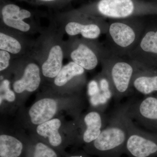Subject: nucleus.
Returning <instances> with one entry per match:
<instances>
[{
    "instance_id": "nucleus-1",
    "label": "nucleus",
    "mask_w": 157,
    "mask_h": 157,
    "mask_svg": "<svg viewBox=\"0 0 157 157\" xmlns=\"http://www.w3.org/2000/svg\"><path fill=\"white\" fill-rule=\"evenodd\" d=\"M128 105V103L120 106L113 113L98 138L85 145L86 152L99 157H121L124 154L132 119Z\"/></svg>"
},
{
    "instance_id": "nucleus-2",
    "label": "nucleus",
    "mask_w": 157,
    "mask_h": 157,
    "mask_svg": "<svg viewBox=\"0 0 157 157\" xmlns=\"http://www.w3.org/2000/svg\"><path fill=\"white\" fill-rule=\"evenodd\" d=\"M39 34L29 54L40 66L42 78L52 81L63 67L65 34L52 18L48 27Z\"/></svg>"
},
{
    "instance_id": "nucleus-3",
    "label": "nucleus",
    "mask_w": 157,
    "mask_h": 157,
    "mask_svg": "<svg viewBox=\"0 0 157 157\" xmlns=\"http://www.w3.org/2000/svg\"><path fill=\"white\" fill-rule=\"evenodd\" d=\"M145 29L139 17L113 20L108 23L107 50L118 56H128L139 42Z\"/></svg>"
},
{
    "instance_id": "nucleus-4",
    "label": "nucleus",
    "mask_w": 157,
    "mask_h": 157,
    "mask_svg": "<svg viewBox=\"0 0 157 157\" xmlns=\"http://www.w3.org/2000/svg\"><path fill=\"white\" fill-rule=\"evenodd\" d=\"M64 34L69 37L81 36L84 39L97 40L106 34L108 23L104 18L91 16L73 9L56 12L52 18Z\"/></svg>"
},
{
    "instance_id": "nucleus-5",
    "label": "nucleus",
    "mask_w": 157,
    "mask_h": 157,
    "mask_svg": "<svg viewBox=\"0 0 157 157\" xmlns=\"http://www.w3.org/2000/svg\"><path fill=\"white\" fill-rule=\"evenodd\" d=\"M101 64L102 71L111 85L115 100H121L128 95L132 90L133 77L140 66L128 56H118L108 50Z\"/></svg>"
},
{
    "instance_id": "nucleus-6",
    "label": "nucleus",
    "mask_w": 157,
    "mask_h": 157,
    "mask_svg": "<svg viewBox=\"0 0 157 157\" xmlns=\"http://www.w3.org/2000/svg\"><path fill=\"white\" fill-rule=\"evenodd\" d=\"M148 8L144 0H90L76 9L91 16L115 20L141 17Z\"/></svg>"
},
{
    "instance_id": "nucleus-7",
    "label": "nucleus",
    "mask_w": 157,
    "mask_h": 157,
    "mask_svg": "<svg viewBox=\"0 0 157 157\" xmlns=\"http://www.w3.org/2000/svg\"><path fill=\"white\" fill-rule=\"evenodd\" d=\"M65 59L74 62L86 70L95 69L107 52V48L96 40L77 36L65 41Z\"/></svg>"
},
{
    "instance_id": "nucleus-8",
    "label": "nucleus",
    "mask_w": 157,
    "mask_h": 157,
    "mask_svg": "<svg viewBox=\"0 0 157 157\" xmlns=\"http://www.w3.org/2000/svg\"><path fill=\"white\" fill-rule=\"evenodd\" d=\"M36 13L9 0H1V25L27 35L40 34L43 28L37 24Z\"/></svg>"
},
{
    "instance_id": "nucleus-9",
    "label": "nucleus",
    "mask_w": 157,
    "mask_h": 157,
    "mask_svg": "<svg viewBox=\"0 0 157 157\" xmlns=\"http://www.w3.org/2000/svg\"><path fill=\"white\" fill-rule=\"evenodd\" d=\"M15 74L12 88L21 94L38 90L42 79L41 68L36 61L29 55L14 59L10 73Z\"/></svg>"
},
{
    "instance_id": "nucleus-10",
    "label": "nucleus",
    "mask_w": 157,
    "mask_h": 157,
    "mask_svg": "<svg viewBox=\"0 0 157 157\" xmlns=\"http://www.w3.org/2000/svg\"><path fill=\"white\" fill-rule=\"evenodd\" d=\"M124 154L129 157L157 155V139L135 125L132 119Z\"/></svg>"
},
{
    "instance_id": "nucleus-11",
    "label": "nucleus",
    "mask_w": 157,
    "mask_h": 157,
    "mask_svg": "<svg viewBox=\"0 0 157 157\" xmlns=\"http://www.w3.org/2000/svg\"><path fill=\"white\" fill-rule=\"evenodd\" d=\"M26 34L0 25V50L8 52L14 59L28 55L34 40Z\"/></svg>"
},
{
    "instance_id": "nucleus-12",
    "label": "nucleus",
    "mask_w": 157,
    "mask_h": 157,
    "mask_svg": "<svg viewBox=\"0 0 157 157\" xmlns=\"http://www.w3.org/2000/svg\"><path fill=\"white\" fill-rule=\"evenodd\" d=\"M155 56H157V30L145 29L136 47L128 56L141 67L150 69L153 57Z\"/></svg>"
},
{
    "instance_id": "nucleus-13",
    "label": "nucleus",
    "mask_w": 157,
    "mask_h": 157,
    "mask_svg": "<svg viewBox=\"0 0 157 157\" xmlns=\"http://www.w3.org/2000/svg\"><path fill=\"white\" fill-rule=\"evenodd\" d=\"M85 70L74 62L70 61L63 66L57 76L52 81L56 88H63L74 83L77 86L84 84L85 82Z\"/></svg>"
},
{
    "instance_id": "nucleus-14",
    "label": "nucleus",
    "mask_w": 157,
    "mask_h": 157,
    "mask_svg": "<svg viewBox=\"0 0 157 157\" xmlns=\"http://www.w3.org/2000/svg\"><path fill=\"white\" fill-rule=\"evenodd\" d=\"M62 122L59 118H53L37 126L36 132L38 135L45 139L44 142L62 153L64 147L65 143L61 135L59 132Z\"/></svg>"
},
{
    "instance_id": "nucleus-15",
    "label": "nucleus",
    "mask_w": 157,
    "mask_h": 157,
    "mask_svg": "<svg viewBox=\"0 0 157 157\" xmlns=\"http://www.w3.org/2000/svg\"><path fill=\"white\" fill-rule=\"evenodd\" d=\"M58 109L55 99L42 98L34 103L30 108L29 115L32 124L39 125L53 119Z\"/></svg>"
},
{
    "instance_id": "nucleus-16",
    "label": "nucleus",
    "mask_w": 157,
    "mask_h": 157,
    "mask_svg": "<svg viewBox=\"0 0 157 157\" xmlns=\"http://www.w3.org/2000/svg\"><path fill=\"white\" fill-rule=\"evenodd\" d=\"M84 123L85 125L82 136V141L85 145L91 143L100 135L102 130L105 128L107 121L101 112L91 111L85 116Z\"/></svg>"
},
{
    "instance_id": "nucleus-17",
    "label": "nucleus",
    "mask_w": 157,
    "mask_h": 157,
    "mask_svg": "<svg viewBox=\"0 0 157 157\" xmlns=\"http://www.w3.org/2000/svg\"><path fill=\"white\" fill-rule=\"evenodd\" d=\"M88 94L102 106H107L113 97L112 89L108 79L104 76H96L88 84Z\"/></svg>"
},
{
    "instance_id": "nucleus-18",
    "label": "nucleus",
    "mask_w": 157,
    "mask_h": 157,
    "mask_svg": "<svg viewBox=\"0 0 157 157\" xmlns=\"http://www.w3.org/2000/svg\"><path fill=\"white\" fill-rule=\"evenodd\" d=\"M132 88L144 95L157 91V75H151L150 70L140 66L132 79Z\"/></svg>"
},
{
    "instance_id": "nucleus-19",
    "label": "nucleus",
    "mask_w": 157,
    "mask_h": 157,
    "mask_svg": "<svg viewBox=\"0 0 157 157\" xmlns=\"http://www.w3.org/2000/svg\"><path fill=\"white\" fill-rule=\"evenodd\" d=\"M28 146L17 137L2 134L0 135V157H25Z\"/></svg>"
},
{
    "instance_id": "nucleus-20",
    "label": "nucleus",
    "mask_w": 157,
    "mask_h": 157,
    "mask_svg": "<svg viewBox=\"0 0 157 157\" xmlns=\"http://www.w3.org/2000/svg\"><path fill=\"white\" fill-rule=\"evenodd\" d=\"M59 152L44 141L29 144L25 157H59Z\"/></svg>"
},
{
    "instance_id": "nucleus-21",
    "label": "nucleus",
    "mask_w": 157,
    "mask_h": 157,
    "mask_svg": "<svg viewBox=\"0 0 157 157\" xmlns=\"http://www.w3.org/2000/svg\"><path fill=\"white\" fill-rule=\"evenodd\" d=\"M33 6H44L52 9L60 10L70 5L75 0H17Z\"/></svg>"
},
{
    "instance_id": "nucleus-22",
    "label": "nucleus",
    "mask_w": 157,
    "mask_h": 157,
    "mask_svg": "<svg viewBox=\"0 0 157 157\" xmlns=\"http://www.w3.org/2000/svg\"><path fill=\"white\" fill-rule=\"evenodd\" d=\"M0 85V103L1 104L4 100L8 102H12L15 101L16 96L14 90L11 89V83L8 78H3L1 79Z\"/></svg>"
},
{
    "instance_id": "nucleus-23",
    "label": "nucleus",
    "mask_w": 157,
    "mask_h": 157,
    "mask_svg": "<svg viewBox=\"0 0 157 157\" xmlns=\"http://www.w3.org/2000/svg\"><path fill=\"white\" fill-rule=\"evenodd\" d=\"M14 59V57L6 51L0 50V71L1 74L10 73Z\"/></svg>"
},
{
    "instance_id": "nucleus-24",
    "label": "nucleus",
    "mask_w": 157,
    "mask_h": 157,
    "mask_svg": "<svg viewBox=\"0 0 157 157\" xmlns=\"http://www.w3.org/2000/svg\"><path fill=\"white\" fill-rule=\"evenodd\" d=\"M86 154H87L86 152V153L84 152L76 153L69 156L68 157H89Z\"/></svg>"
}]
</instances>
